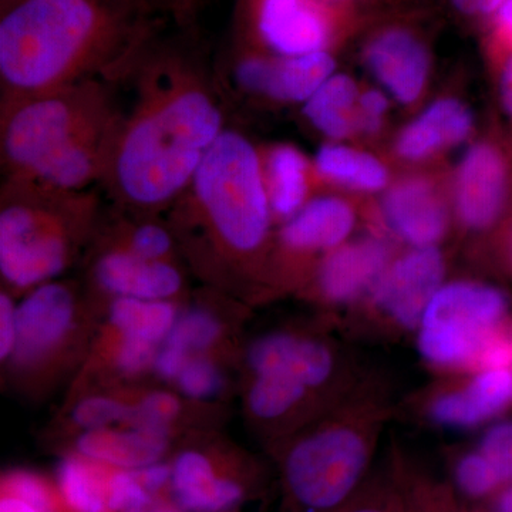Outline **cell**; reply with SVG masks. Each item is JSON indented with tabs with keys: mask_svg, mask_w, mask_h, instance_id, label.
<instances>
[{
	"mask_svg": "<svg viewBox=\"0 0 512 512\" xmlns=\"http://www.w3.org/2000/svg\"><path fill=\"white\" fill-rule=\"evenodd\" d=\"M147 0H20L0 20L8 99L89 82L146 36Z\"/></svg>",
	"mask_w": 512,
	"mask_h": 512,
	"instance_id": "obj_1",
	"label": "cell"
},
{
	"mask_svg": "<svg viewBox=\"0 0 512 512\" xmlns=\"http://www.w3.org/2000/svg\"><path fill=\"white\" fill-rule=\"evenodd\" d=\"M224 130L220 104L200 80L160 73L117 126L106 175L124 204L163 208L185 194Z\"/></svg>",
	"mask_w": 512,
	"mask_h": 512,
	"instance_id": "obj_2",
	"label": "cell"
},
{
	"mask_svg": "<svg viewBox=\"0 0 512 512\" xmlns=\"http://www.w3.org/2000/svg\"><path fill=\"white\" fill-rule=\"evenodd\" d=\"M185 192L222 251L248 256L264 247L274 215L262 157L247 137L222 131Z\"/></svg>",
	"mask_w": 512,
	"mask_h": 512,
	"instance_id": "obj_3",
	"label": "cell"
},
{
	"mask_svg": "<svg viewBox=\"0 0 512 512\" xmlns=\"http://www.w3.org/2000/svg\"><path fill=\"white\" fill-rule=\"evenodd\" d=\"M80 194L9 180L0 211V272L10 288L55 281L72 262L74 217L87 212Z\"/></svg>",
	"mask_w": 512,
	"mask_h": 512,
	"instance_id": "obj_4",
	"label": "cell"
},
{
	"mask_svg": "<svg viewBox=\"0 0 512 512\" xmlns=\"http://www.w3.org/2000/svg\"><path fill=\"white\" fill-rule=\"evenodd\" d=\"M117 121L99 84L8 99L2 114V158L9 180H18L60 148Z\"/></svg>",
	"mask_w": 512,
	"mask_h": 512,
	"instance_id": "obj_5",
	"label": "cell"
},
{
	"mask_svg": "<svg viewBox=\"0 0 512 512\" xmlns=\"http://www.w3.org/2000/svg\"><path fill=\"white\" fill-rule=\"evenodd\" d=\"M370 457L372 440L353 421H335L301 437L282 458L288 511L339 510L365 477Z\"/></svg>",
	"mask_w": 512,
	"mask_h": 512,
	"instance_id": "obj_6",
	"label": "cell"
},
{
	"mask_svg": "<svg viewBox=\"0 0 512 512\" xmlns=\"http://www.w3.org/2000/svg\"><path fill=\"white\" fill-rule=\"evenodd\" d=\"M508 299L477 282L443 285L431 298L419 326V350L441 369H477L481 353L501 329Z\"/></svg>",
	"mask_w": 512,
	"mask_h": 512,
	"instance_id": "obj_7",
	"label": "cell"
},
{
	"mask_svg": "<svg viewBox=\"0 0 512 512\" xmlns=\"http://www.w3.org/2000/svg\"><path fill=\"white\" fill-rule=\"evenodd\" d=\"M170 503L184 512H239L256 491L252 468L200 447L170 461Z\"/></svg>",
	"mask_w": 512,
	"mask_h": 512,
	"instance_id": "obj_8",
	"label": "cell"
},
{
	"mask_svg": "<svg viewBox=\"0 0 512 512\" xmlns=\"http://www.w3.org/2000/svg\"><path fill=\"white\" fill-rule=\"evenodd\" d=\"M256 36L276 56L328 52L345 25L332 0H248Z\"/></svg>",
	"mask_w": 512,
	"mask_h": 512,
	"instance_id": "obj_9",
	"label": "cell"
},
{
	"mask_svg": "<svg viewBox=\"0 0 512 512\" xmlns=\"http://www.w3.org/2000/svg\"><path fill=\"white\" fill-rule=\"evenodd\" d=\"M18 339L12 362L20 369L42 365L74 332L77 319L76 295L60 282L30 289L18 305Z\"/></svg>",
	"mask_w": 512,
	"mask_h": 512,
	"instance_id": "obj_10",
	"label": "cell"
},
{
	"mask_svg": "<svg viewBox=\"0 0 512 512\" xmlns=\"http://www.w3.org/2000/svg\"><path fill=\"white\" fill-rule=\"evenodd\" d=\"M444 258L436 247L414 248L389 265L373 289V302L397 328H419L443 281Z\"/></svg>",
	"mask_w": 512,
	"mask_h": 512,
	"instance_id": "obj_11",
	"label": "cell"
},
{
	"mask_svg": "<svg viewBox=\"0 0 512 512\" xmlns=\"http://www.w3.org/2000/svg\"><path fill=\"white\" fill-rule=\"evenodd\" d=\"M335 72L328 52L303 56H245L235 69V79L249 93L278 101L305 103Z\"/></svg>",
	"mask_w": 512,
	"mask_h": 512,
	"instance_id": "obj_12",
	"label": "cell"
},
{
	"mask_svg": "<svg viewBox=\"0 0 512 512\" xmlns=\"http://www.w3.org/2000/svg\"><path fill=\"white\" fill-rule=\"evenodd\" d=\"M508 191V167L497 147H471L458 167L456 210L467 228H490L503 211Z\"/></svg>",
	"mask_w": 512,
	"mask_h": 512,
	"instance_id": "obj_13",
	"label": "cell"
},
{
	"mask_svg": "<svg viewBox=\"0 0 512 512\" xmlns=\"http://www.w3.org/2000/svg\"><path fill=\"white\" fill-rule=\"evenodd\" d=\"M247 365L254 375L278 373L315 390L333 375L335 357L320 340L274 332L261 336L249 346Z\"/></svg>",
	"mask_w": 512,
	"mask_h": 512,
	"instance_id": "obj_14",
	"label": "cell"
},
{
	"mask_svg": "<svg viewBox=\"0 0 512 512\" xmlns=\"http://www.w3.org/2000/svg\"><path fill=\"white\" fill-rule=\"evenodd\" d=\"M93 276L114 298L171 301L184 285L183 275L170 261H151L121 247L97 259Z\"/></svg>",
	"mask_w": 512,
	"mask_h": 512,
	"instance_id": "obj_15",
	"label": "cell"
},
{
	"mask_svg": "<svg viewBox=\"0 0 512 512\" xmlns=\"http://www.w3.org/2000/svg\"><path fill=\"white\" fill-rule=\"evenodd\" d=\"M390 265L382 239L345 242L326 254L318 271L320 295L332 303L355 302L372 292Z\"/></svg>",
	"mask_w": 512,
	"mask_h": 512,
	"instance_id": "obj_16",
	"label": "cell"
},
{
	"mask_svg": "<svg viewBox=\"0 0 512 512\" xmlns=\"http://www.w3.org/2000/svg\"><path fill=\"white\" fill-rule=\"evenodd\" d=\"M387 225L414 248L436 247L447 231L446 205L440 192L423 178H406L394 184L383 198Z\"/></svg>",
	"mask_w": 512,
	"mask_h": 512,
	"instance_id": "obj_17",
	"label": "cell"
},
{
	"mask_svg": "<svg viewBox=\"0 0 512 512\" xmlns=\"http://www.w3.org/2000/svg\"><path fill=\"white\" fill-rule=\"evenodd\" d=\"M370 72L400 103L419 99L429 76V53L406 29H387L366 47Z\"/></svg>",
	"mask_w": 512,
	"mask_h": 512,
	"instance_id": "obj_18",
	"label": "cell"
},
{
	"mask_svg": "<svg viewBox=\"0 0 512 512\" xmlns=\"http://www.w3.org/2000/svg\"><path fill=\"white\" fill-rule=\"evenodd\" d=\"M73 448V454L97 466L137 471L165 461L170 433L130 426L83 431L74 440Z\"/></svg>",
	"mask_w": 512,
	"mask_h": 512,
	"instance_id": "obj_19",
	"label": "cell"
},
{
	"mask_svg": "<svg viewBox=\"0 0 512 512\" xmlns=\"http://www.w3.org/2000/svg\"><path fill=\"white\" fill-rule=\"evenodd\" d=\"M512 404V369L478 370L460 390L441 394L430 406V417L441 426L473 429Z\"/></svg>",
	"mask_w": 512,
	"mask_h": 512,
	"instance_id": "obj_20",
	"label": "cell"
},
{
	"mask_svg": "<svg viewBox=\"0 0 512 512\" xmlns=\"http://www.w3.org/2000/svg\"><path fill=\"white\" fill-rule=\"evenodd\" d=\"M356 217L348 202L338 197L309 200L281 229L282 247L298 254L332 251L345 244Z\"/></svg>",
	"mask_w": 512,
	"mask_h": 512,
	"instance_id": "obj_21",
	"label": "cell"
},
{
	"mask_svg": "<svg viewBox=\"0 0 512 512\" xmlns=\"http://www.w3.org/2000/svg\"><path fill=\"white\" fill-rule=\"evenodd\" d=\"M473 130V116L463 103L443 99L404 128L397 140V153L404 160L419 161L444 147L456 146Z\"/></svg>",
	"mask_w": 512,
	"mask_h": 512,
	"instance_id": "obj_22",
	"label": "cell"
},
{
	"mask_svg": "<svg viewBox=\"0 0 512 512\" xmlns=\"http://www.w3.org/2000/svg\"><path fill=\"white\" fill-rule=\"evenodd\" d=\"M272 215L288 221L309 201L312 168L301 150L279 144L262 157Z\"/></svg>",
	"mask_w": 512,
	"mask_h": 512,
	"instance_id": "obj_23",
	"label": "cell"
},
{
	"mask_svg": "<svg viewBox=\"0 0 512 512\" xmlns=\"http://www.w3.org/2000/svg\"><path fill=\"white\" fill-rule=\"evenodd\" d=\"M359 96L349 76L333 74L305 101L303 114L326 137L343 140L357 130Z\"/></svg>",
	"mask_w": 512,
	"mask_h": 512,
	"instance_id": "obj_24",
	"label": "cell"
},
{
	"mask_svg": "<svg viewBox=\"0 0 512 512\" xmlns=\"http://www.w3.org/2000/svg\"><path fill=\"white\" fill-rule=\"evenodd\" d=\"M178 319L171 301L113 298L109 306L111 328L128 339L143 340L161 346Z\"/></svg>",
	"mask_w": 512,
	"mask_h": 512,
	"instance_id": "obj_25",
	"label": "cell"
},
{
	"mask_svg": "<svg viewBox=\"0 0 512 512\" xmlns=\"http://www.w3.org/2000/svg\"><path fill=\"white\" fill-rule=\"evenodd\" d=\"M315 170L323 180L357 191L383 190L389 173L383 163L372 154L353 148L326 144L315 158Z\"/></svg>",
	"mask_w": 512,
	"mask_h": 512,
	"instance_id": "obj_26",
	"label": "cell"
},
{
	"mask_svg": "<svg viewBox=\"0 0 512 512\" xmlns=\"http://www.w3.org/2000/svg\"><path fill=\"white\" fill-rule=\"evenodd\" d=\"M104 468L76 454L63 458L57 468V490L67 511L110 512Z\"/></svg>",
	"mask_w": 512,
	"mask_h": 512,
	"instance_id": "obj_27",
	"label": "cell"
},
{
	"mask_svg": "<svg viewBox=\"0 0 512 512\" xmlns=\"http://www.w3.org/2000/svg\"><path fill=\"white\" fill-rule=\"evenodd\" d=\"M309 392L311 390L305 384L289 376L278 373L254 375L248 389V410L255 419L278 420L298 407Z\"/></svg>",
	"mask_w": 512,
	"mask_h": 512,
	"instance_id": "obj_28",
	"label": "cell"
},
{
	"mask_svg": "<svg viewBox=\"0 0 512 512\" xmlns=\"http://www.w3.org/2000/svg\"><path fill=\"white\" fill-rule=\"evenodd\" d=\"M224 335L222 320L208 308H191L178 315L173 330L164 340L188 357L205 355Z\"/></svg>",
	"mask_w": 512,
	"mask_h": 512,
	"instance_id": "obj_29",
	"label": "cell"
},
{
	"mask_svg": "<svg viewBox=\"0 0 512 512\" xmlns=\"http://www.w3.org/2000/svg\"><path fill=\"white\" fill-rule=\"evenodd\" d=\"M181 414V403L175 394L154 390L131 404L126 426L170 433L171 426Z\"/></svg>",
	"mask_w": 512,
	"mask_h": 512,
	"instance_id": "obj_30",
	"label": "cell"
},
{
	"mask_svg": "<svg viewBox=\"0 0 512 512\" xmlns=\"http://www.w3.org/2000/svg\"><path fill=\"white\" fill-rule=\"evenodd\" d=\"M177 389L192 400H211L220 396L225 387V376L220 365L211 357L192 356L175 379Z\"/></svg>",
	"mask_w": 512,
	"mask_h": 512,
	"instance_id": "obj_31",
	"label": "cell"
},
{
	"mask_svg": "<svg viewBox=\"0 0 512 512\" xmlns=\"http://www.w3.org/2000/svg\"><path fill=\"white\" fill-rule=\"evenodd\" d=\"M131 404L110 396H90L72 410V423L83 431L109 429L127 424Z\"/></svg>",
	"mask_w": 512,
	"mask_h": 512,
	"instance_id": "obj_32",
	"label": "cell"
},
{
	"mask_svg": "<svg viewBox=\"0 0 512 512\" xmlns=\"http://www.w3.org/2000/svg\"><path fill=\"white\" fill-rule=\"evenodd\" d=\"M454 477L461 493L473 500L488 497L503 485L495 468L480 451L464 454L457 461Z\"/></svg>",
	"mask_w": 512,
	"mask_h": 512,
	"instance_id": "obj_33",
	"label": "cell"
},
{
	"mask_svg": "<svg viewBox=\"0 0 512 512\" xmlns=\"http://www.w3.org/2000/svg\"><path fill=\"white\" fill-rule=\"evenodd\" d=\"M120 247L151 261H170L174 242L167 229L154 222H144L131 228Z\"/></svg>",
	"mask_w": 512,
	"mask_h": 512,
	"instance_id": "obj_34",
	"label": "cell"
},
{
	"mask_svg": "<svg viewBox=\"0 0 512 512\" xmlns=\"http://www.w3.org/2000/svg\"><path fill=\"white\" fill-rule=\"evenodd\" d=\"M2 491L16 495L43 512H57L56 495L49 485L28 471H12L2 478Z\"/></svg>",
	"mask_w": 512,
	"mask_h": 512,
	"instance_id": "obj_35",
	"label": "cell"
},
{
	"mask_svg": "<svg viewBox=\"0 0 512 512\" xmlns=\"http://www.w3.org/2000/svg\"><path fill=\"white\" fill-rule=\"evenodd\" d=\"M478 451L490 461L503 484L512 483V421L491 427L481 440Z\"/></svg>",
	"mask_w": 512,
	"mask_h": 512,
	"instance_id": "obj_36",
	"label": "cell"
},
{
	"mask_svg": "<svg viewBox=\"0 0 512 512\" xmlns=\"http://www.w3.org/2000/svg\"><path fill=\"white\" fill-rule=\"evenodd\" d=\"M160 346L120 336L113 350V365L121 376L134 377L153 369Z\"/></svg>",
	"mask_w": 512,
	"mask_h": 512,
	"instance_id": "obj_37",
	"label": "cell"
},
{
	"mask_svg": "<svg viewBox=\"0 0 512 512\" xmlns=\"http://www.w3.org/2000/svg\"><path fill=\"white\" fill-rule=\"evenodd\" d=\"M18 303L13 302L9 293L0 295V357L2 362L12 359L18 339Z\"/></svg>",
	"mask_w": 512,
	"mask_h": 512,
	"instance_id": "obj_38",
	"label": "cell"
},
{
	"mask_svg": "<svg viewBox=\"0 0 512 512\" xmlns=\"http://www.w3.org/2000/svg\"><path fill=\"white\" fill-rule=\"evenodd\" d=\"M387 111V100L383 93L369 90L360 94L357 103V130L373 134L382 127L384 114Z\"/></svg>",
	"mask_w": 512,
	"mask_h": 512,
	"instance_id": "obj_39",
	"label": "cell"
},
{
	"mask_svg": "<svg viewBox=\"0 0 512 512\" xmlns=\"http://www.w3.org/2000/svg\"><path fill=\"white\" fill-rule=\"evenodd\" d=\"M483 369H512V333L507 330H498L487 343L477 370Z\"/></svg>",
	"mask_w": 512,
	"mask_h": 512,
	"instance_id": "obj_40",
	"label": "cell"
},
{
	"mask_svg": "<svg viewBox=\"0 0 512 512\" xmlns=\"http://www.w3.org/2000/svg\"><path fill=\"white\" fill-rule=\"evenodd\" d=\"M491 45L504 59L512 55V0H505L493 15Z\"/></svg>",
	"mask_w": 512,
	"mask_h": 512,
	"instance_id": "obj_41",
	"label": "cell"
},
{
	"mask_svg": "<svg viewBox=\"0 0 512 512\" xmlns=\"http://www.w3.org/2000/svg\"><path fill=\"white\" fill-rule=\"evenodd\" d=\"M335 512H407L397 498H363L360 501H349Z\"/></svg>",
	"mask_w": 512,
	"mask_h": 512,
	"instance_id": "obj_42",
	"label": "cell"
},
{
	"mask_svg": "<svg viewBox=\"0 0 512 512\" xmlns=\"http://www.w3.org/2000/svg\"><path fill=\"white\" fill-rule=\"evenodd\" d=\"M501 100L512 119V55L505 57L500 80Z\"/></svg>",
	"mask_w": 512,
	"mask_h": 512,
	"instance_id": "obj_43",
	"label": "cell"
},
{
	"mask_svg": "<svg viewBox=\"0 0 512 512\" xmlns=\"http://www.w3.org/2000/svg\"><path fill=\"white\" fill-rule=\"evenodd\" d=\"M0 512H43L35 505L29 504L28 501L16 497V495L5 493L2 491L0 497Z\"/></svg>",
	"mask_w": 512,
	"mask_h": 512,
	"instance_id": "obj_44",
	"label": "cell"
},
{
	"mask_svg": "<svg viewBox=\"0 0 512 512\" xmlns=\"http://www.w3.org/2000/svg\"><path fill=\"white\" fill-rule=\"evenodd\" d=\"M151 6H161L165 10H171L175 15H187L191 10L192 0H147Z\"/></svg>",
	"mask_w": 512,
	"mask_h": 512,
	"instance_id": "obj_45",
	"label": "cell"
},
{
	"mask_svg": "<svg viewBox=\"0 0 512 512\" xmlns=\"http://www.w3.org/2000/svg\"><path fill=\"white\" fill-rule=\"evenodd\" d=\"M494 512H512V483L510 487L505 488L503 493L498 495L494 505Z\"/></svg>",
	"mask_w": 512,
	"mask_h": 512,
	"instance_id": "obj_46",
	"label": "cell"
},
{
	"mask_svg": "<svg viewBox=\"0 0 512 512\" xmlns=\"http://www.w3.org/2000/svg\"><path fill=\"white\" fill-rule=\"evenodd\" d=\"M505 0H478V15H494Z\"/></svg>",
	"mask_w": 512,
	"mask_h": 512,
	"instance_id": "obj_47",
	"label": "cell"
},
{
	"mask_svg": "<svg viewBox=\"0 0 512 512\" xmlns=\"http://www.w3.org/2000/svg\"><path fill=\"white\" fill-rule=\"evenodd\" d=\"M454 6L467 15H478V0H453Z\"/></svg>",
	"mask_w": 512,
	"mask_h": 512,
	"instance_id": "obj_48",
	"label": "cell"
}]
</instances>
